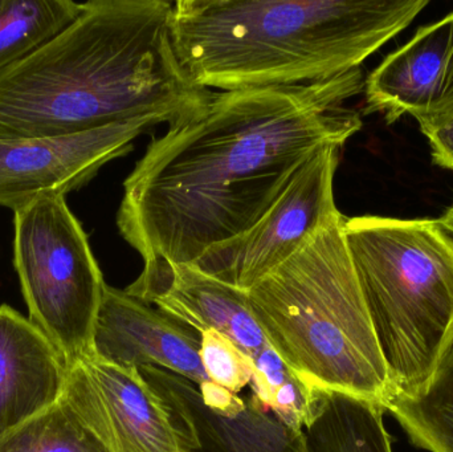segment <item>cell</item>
Instances as JSON below:
<instances>
[{"label": "cell", "instance_id": "obj_1", "mask_svg": "<svg viewBox=\"0 0 453 452\" xmlns=\"http://www.w3.org/2000/svg\"><path fill=\"white\" fill-rule=\"evenodd\" d=\"M364 89L358 68L314 84L212 93L154 138L125 180L122 238L143 262L188 265L239 238L311 157L361 130L343 105Z\"/></svg>", "mask_w": 453, "mask_h": 452}, {"label": "cell", "instance_id": "obj_2", "mask_svg": "<svg viewBox=\"0 0 453 452\" xmlns=\"http://www.w3.org/2000/svg\"><path fill=\"white\" fill-rule=\"evenodd\" d=\"M173 3L89 0L50 42L0 73V137H60L140 117L175 124L212 92L175 52Z\"/></svg>", "mask_w": 453, "mask_h": 452}, {"label": "cell", "instance_id": "obj_3", "mask_svg": "<svg viewBox=\"0 0 453 452\" xmlns=\"http://www.w3.org/2000/svg\"><path fill=\"white\" fill-rule=\"evenodd\" d=\"M428 0H177L175 52L206 89L296 87L361 64Z\"/></svg>", "mask_w": 453, "mask_h": 452}, {"label": "cell", "instance_id": "obj_4", "mask_svg": "<svg viewBox=\"0 0 453 452\" xmlns=\"http://www.w3.org/2000/svg\"><path fill=\"white\" fill-rule=\"evenodd\" d=\"M342 223L247 292L258 326L309 390H334L385 406L388 369L343 238ZM385 409V408H383Z\"/></svg>", "mask_w": 453, "mask_h": 452}, {"label": "cell", "instance_id": "obj_5", "mask_svg": "<svg viewBox=\"0 0 453 452\" xmlns=\"http://www.w3.org/2000/svg\"><path fill=\"white\" fill-rule=\"evenodd\" d=\"M342 231L391 395H417L453 345L452 246L435 219L366 215Z\"/></svg>", "mask_w": 453, "mask_h": 452}, {"label": "cell", "instance_id": "obj_6", "mask_svg": "<svg viewBox=\"0 0 453 452\" xmlns=\"http://www.w3.org/2000/svg\"><path fill=\"white\" fill-rule=\"evenodd\" d=\"M13 267L29 321L65 368L93 352L105 280L65 195H44L13 211Z\"/></svg>", "mask_w": 453, "mask_h": 452}, {"label": "cell", "instance_id": "obj_7", "mask_svg": "<svg viewBox=\"0 0 453 452\" xmlns=\"http://www.w3.org/2000/svg\"><path fill=\"white\" fill-rule=\"evenodd\" d=\"M125 291L199 334L211 329L226 337L253 364L252 398L288 426L303 419L309 392L272 348L248 304L247 292L194 265L145 262Z\"/></svg>", "mask_w": 453, "mask_h": 452}, {"label": "cell", "instance_id": "obj_8", "mask_svg": "<svg viewBox=\"0 0 453 452\" xmlns=\"http://www.w3.org/2000/svg\"><path fill=\"white\" fill-rule=\"evenodd\" d=\"M340 146H327L300 167L269 211L239 238L209 249L194 267L248 292L346 217L335 204Z\"/></svg>", "mask_w": 453, "mask_h": 452}, {"label": "cell", "instance_id": "obj_9", "mask_svg": "<svg viewBox=\"0 0 453 452\" xmlns=\"http://www.w3.org/2000/svg\"><path fill=\"white\" fill-rule=\"evenodd\" d=\"M164 122L140 117L60 137H0V206L16 211L40 196L80 190L101 167L130 153L141 134Z\"/></svg>", "mask_w": 453, "mask_h": 452}, {"label": "cell", "instance_id": "obj_10", "mask_svg": "<svg viewBox=\"0 0 453 452\" xmlns=\"http://www.w3.org/2000/svg\"><path fill=\"white\" fill-rule=\"evenodd\" d=\"M92 356L122 368L157 366L185 377L215 410L232 411L244 402L207 376L196 329L108 284L96 320Z\"/></svg>", "mask_w": 453, "mask_h": 452}, {"label": "cell", "instance_id": "obj_11", "mask_svg": "<svg viewBox=\"0 0 453 452\" xmlns=\"http://www.w3.org/2000/svg\"><path fill=\"white\" fill-rule=\"evenodd\" d=\"M63 395L111 452H182L140 369L90 356L69 369Z\"/></svg>", "mask_w": 453, "mask_h": 452}, {"label": "cell", "instance_id": "obj_12", "mask_svg": "<svg viewBox=\"0 0 453 452\" xmlns=\"http://www.w3.org/2000/svg\"><path fill=\"white\" fill-rule=\"evenodd\" d=\"M140 372L164 403L182 452H303L300 433L252 397L226 413L209 408L185 377L157 366Z\"/></svg>", "mask_w": 453, "mask_h": 452}, {"label": "cell", "instance_id": "obj_13", "mask_svg": "<svg viewBox=\"0 0 453 452\" xmlns=\"http://www.w3.org/2000/svg\"><path fill=\"white\" fill-rule=\"evenodd\" d=\"M365 113L388 124L410 114L419 124L453 108V11L388 55L365 80Z\"/></svg>", "mask_w": 453, "mask_h": 452}, {"label": "cell", "instance_id": "obj_14", "mask_svg": "<svg viewBox=\"0 0 453 452\" xmlns=\"http://www.w3.org/2000/svg\"><path fill=\"white\" fill-rule=\"evenodd\" d=\"M66 373L55 348L29 318L0 305V440L55 405Z\"/></svg>", "mask_w": 453, "mask_h": 452}, {"label": "cell", "instance_id": "obj_15", "mask_svg": "<svg viewBox=\"0 0 453 452\" xmlns=\"http://www.w3.org/2000/svg\"><path fill=\"white\" fill-rule=\"evenodd\" d=\"M380 403L334 390H313L301 425L303 452H393Z\"/></svg>", "mask_w": 453, "mask_h": 452}, {"label": "cell", "instance_id": "obj_16", "mask_svg": "<svg viewBox=\"0 0 453 452\" xmlns=\"http://www.w3.org/2000/svg\"><path fill=\"white\" fill-rule=\"evenodd\" d=\"M383 408L401 425L415 448L453 452V345L420 392L391 395Z\"/></svg>", "mask_w": 453, "mask_h": 452}, {"label": "cell", "instance_id": "obj_17", "mask_svg": "<svg viewBox=\"0 0 453 452\" xmlns=\"http://www.w3.org/2000/svg\"><path fill=\"white\" fill-rule=\"evenodd\" d=\"M82 8L73 0H0V73L60 34Z\"/></svg>", "mask_w": 453, "mask_h": 452}, {"label": "cell", "instance_id": "obj_18", "mask_svg": "<svg viewBox=\"0 0 453 452\" xmlns=\"http://www.w3.org/2000/svg\"><path fill=\"white\" fill-rule=\"evenodd\" d=\"M0 452L111 451L63 395L55 405L2 438Z\"/></svg>", "mask_w": 453, "mask_h": 452}, {"label": "cell", "instance_id": "obj_19", "mask_svg": "<svg viewBox=\"0 0 453 452\" xmlns=\"http://www.w3.org/2000/svg\"><path fill=\"white\" fill-rule=\"evenodd\" d=\"M201 360L209 379L239 395L253 379V364L226 337L207 329L201 333Z\"/></svg>", "mask_w": 453, "mask_h": 452}, {"label": "cell", "instance_id": "obj_20", "mask_svg": "<svg viewBox=\"0 0 453 452\" xmlns=\"http://www.w3.org/2000/svg\"><path fill=\"white\" fill-rule=\"evenodd\" d=\"M419 126L430 142L434 164L453 172V108Z\"/></svg>", "mask_w": 453, "mask_h": 452}, {"label": "cell", "instance_id": "obj_21", "mask_svg": "<svg viewBox=\"0 0 453 452\" xmlns=\"http://www.w3.org/2000/svg\"><path fill=\"white\" fill-rule=\"evenodd\" d=\"M436 226H438L441 233L443 234L444 238L449 241L453 249V201L452 203L447 207L446 211L443 212L441 218L435 219Z\"/></svg>", "mask_w": 453, "mask_h": 452}]
</instances>
